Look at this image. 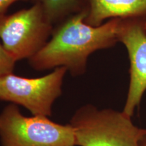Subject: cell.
Returning <instances> with one entry per match:
<instances>
[{
  "instance_id": "4",
  "label": "cell",
  "mask_w": 146,
  "mask_h": 146,
  "mask_svg": "<svg viewBox=\"0 0 146 146\" xmlns=\"http://www.w3.org/2000/svg\"><path fill=\"white\" fill-rule=\"evenodd\" d=\"M54 26L39 3L0 15V41L16 62L30 59L45 46Z\"/></svg>"
},
{
  "instance_id": "2",
  "label": "cell",
  "mask_w": 146,
  "mask_h": 146,
  "mask_svg": "<svg viewBox=\"0 0 146 146\" xmlns=\"http://www.w3.org/2000/svg\"><path fill=\"white\" fill-rule=\"evenodd\" d=\"M131 118L123 111L83 106L70 121L76 146H139L146 129L135 125Z\"/></svg>"
},
{
  "instance_id": "7",
  "label": "cell",
  "mask_w": 146,
  "mask_h": 146,
  "mask_svg": "<svg viewBox=\"0 0 146 146\" xmlns=\"http://www.w3.org/2000/svg\"><path fill=\"white\" fill-rule=\"evenodd\" d=\"M85 23L99 27L113 18H145L146 0H80Z\"/></svg>"
},
{
  "instance_id": "11",
  "label": "cell",
  "mask_w": 146,
  "mask_h": 146,
  "mask_svg": "<svg viewBox=\"0 0 146 146\" xmlns=\"http://www.w3.org/2000/svg\"><path fill=\"white\" fill-rule=\"evenodd\" d=\"M139 146H146V136L144 137V139L140 143Z\"/></svg>"
},
{
  "instance_id": "9",
  "label": "cell",
  "mask_w": 146,
  "mask_h": 146,
  "mask_svg": "<svg viewBox=\"0 0 146 146\" xmlns=\"http://www.w3.org/2000/svg\"><path fill=\"white\" fill-rule=\"evenodd\" d=\"M16 61L5 50L0 41V77L13 73Z\"/></svg>"
},
{
  "instance_id": "10",
  "label": "cell",
  "mask_w": 146,
  "mask_h": 146,
  "mask_svg": "<svg viewBox=\"0 0 146 146\" xmlns=\"http://www.w3.org/2000/svg\"><path fill=\"white\" fill-rule=\"evenodd\" d=\"M18 1H27V0H0V15L5 14L7 10L11 5Z\"/></svg>"
},
{
  "instance_id": "6",
  "label": "cell",
  "mask_w": 146,
  "mask_h": 146,
  "mask_svg": "<svg viewBox=\"0 0 146 146\" xmlns=\"http://www.w3.org/2000/svg\"><path fill=\"white\" fill-rule=\"evenodd\" d=\"M145 18H121L118 41L127 48L130 82L123 112L133 116L146 91V28Z\"/></svg>"
},
{
  "instance_id": "12",
  "label": "cell",
  "mask_w": 146,
  "mask_h": 146,
  "mask_svg": "<svg viewBox=\"0 0 146 146\" xmlns=\"http://www.w3.org/2000/svg\"><path fill=\"white\" fill-rule=\"evenodd\" d=\"M145 28H146V21H145Z\"/></svg>"
},
{
  "instance_id": "1",
  "label": "cell",
  "mask_w": 146,
  "mask_h": 146,
  "mask_svg": "<svg viewBox=\"0 0 146 146\" xmlns=\"http://www.w3.org/2000/svg\"><path fill=\"white\" fill-rule=\"evenodd\" d=\"M85 16L82 10L55 25L45 46L29 59V65L38 71L65 67L73 76L85 74L91 54L119 42L121 23V18H113L93 27L85 23Z\"/></svg>"
},
{
  "instance_id": "5",
  "label": "cell",
  "mask_w": 146,
  "mask_h": 146,
  "mask_svg": "<svg viewBox=\"0 0 146 146\" xmlns=\"http://www.w3.org/2000/svg\"><path fill=\"white\" fill-rule=\"evenodd\" d=\"M67 72L65 67H58L39 78L23 77L13 73L0 77V100L21 105L33 116L48 117L55 101L62 94Z\"/></svg>"
},
{
  "instance_id": "8",
  "label": "cell",
  "mask_w": 146,
  "mask_h": 146,
  "mask_svg": "<svg viewBox=\"0 0 146 146\" xmlns=\"http://www.w3.org/2000/svg\"><path fill=\"white\" fill-rule=\"evenodd\" d=\"M39 3L54 26L65 18L83 10L80 0H31Z\"/></svg>"
},
{
  "instance_id": "3",
  "label": "cell",
  "mask_w": 146,
  "mask_h": 146,
  "mask_svg": "<svg viewBox=\"0 0 146 146\" xmlns=\"http://www.w3.org/2000/svg\"><path fill=\"white\" fill-rule=\"evenodd\" d=\"M0 140L2 146H76L70 123H56L47 116H25L14 104L0 113Z\"/></svg>"
}]
</instances>
